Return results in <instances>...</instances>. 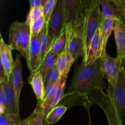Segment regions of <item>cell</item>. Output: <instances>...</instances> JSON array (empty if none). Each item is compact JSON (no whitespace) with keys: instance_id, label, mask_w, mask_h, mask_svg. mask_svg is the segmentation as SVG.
Returning a JSON list of instances; mask_svg holds the SVG:
<instances>
[{"instance_id":"cell-1","label":"cell","mask_w":125,"mask_h":125,"mask_svg":"<svg viewBox=\"0 0 125 125\" xmlns=\"http://www.w3.org/2000/svg\"><path fill=\"white\" fill-rule=\"evenodd\" d=\"M100 63L101 58L90 64H85L82 61L80 64L76 65L67 93L87 95L96 89L107 91L105 78L101 72Z\"/></svg>"},{"instance_id":"cell-2","label":"cell","mask_w":125,"mask_h":125,"mask_svg":"<svg viewBox=\"0 0 125 125\" xmlns=\"http://www.w3.org/2000/svg\"><path fill=\"white\" fill-rule=\"evenodd\" d=\"M92 0H63L65 26L70 24L84 37V28Z\"/></svg>"},{"instance_id":"cell-3","label":"cell","mask_w":125,"mask_h":125,"mask_svg":"<svg viewBox=\"0 0 125 125\" xmlns=\"http://www.w3.org/2000/svg\"><path fill=\"white\" fill-rule=\"evenodd\" d=\"M31 32L30 25L26 22L15 21L9 28V45L13 50H17L29 61V46L31 42Z\"/></svg>"},{"instance_id":"cell-4","label":"cell","mask_w":125,"mask_h":125,"mask_svg":"<svg viewBox=\"0 0 125 125\" xmlns=\"http://www.w3.org/2000/svg\"><path fill=\"white\" fill-rule=\"evenodd\" d=\"M104 18V17L101 11L100 0H92L84 28V50L83 61L84 63L87 61L92 39L96 31L101 28Z\"/></svg>"},{"instance_id":"cell-5","label":"cell","mask_w":125,"mask_h":125,"mask_svg":"<svg viewBox=\"0 0 125 125\" xmlns=\"http://www.w3.org/2000/svg\"><path fill=\"white\" fill-rule=\"evenodd\" d=\"M92 104H97L106 114L109 125H123L122 118L118 114L111 96L101 89H96L87 95Z\"/></svg>"},{"instance_id":"cell-6","label":"cell","mask_w":125,"mask_h":125,"mask_svg":"<svg viewBox=\"0 0 125 125\" xmlns=\"http://www.w3.org/2000/svg\"><path fill=\"white\" fill-rule=\"evenodd\" d=\"M122 62V60L111 57L107 53L101 57V72L109 84L113 87H115L118 83L120 73L123 68Z\"/></svg>"},{"instance_id":"cell-7","label":"cell","mask_w":125,"mask_h":125,"mask_svg":"<svg viewBox=\"0 0 125 125\" xmlns=\"http://www.w3.org/2000/svg\"><path fill=\"white\" fill-rule=\"evenodd\" d=\"M47 24L48 34L52 40L58 37L65 26V15L63 0H57Z\"/></svg>"},{"instance_id":"cell-8","label":"cell","mask_w":125,"mask_h":125,"mask_svg":"<svg viewBox=\"0 0 125 125\" xmlns=\"http://www.w3.org/2000/svg\"><path fill=\"white\" fill-rule=\"evenodd\" d=\"M68 73L61 75V78L54 86L50 94L44 99L43 102H40V106L45 116L57 105L64 95L66 82Z\"/></svg>"},{"instance_id":"cell-9","label":"cell","mask_w":125,"mask_h":125,"mask_svg":"<svg viewBox=\"0 0 125 125\" xmlns=\"http://www.w3.org/2000/svg\"><path fill=\"white\" fill-rule=\"evenodd\" d=\"M107 93L111 96L121 117L125 120V73L122 68L115 87L109 84Z\"/></svg>"},{"instance_id":"cell-10","label":"cell","mask_w":125,"mask_h":125,"mask_svg":"<svg viewBox=\"0 0 125 125\" xmlns=\"http://www.w3.org/2000/svg\"><path fill=\"white\" fill-rule=\"evenodd\" d=\"M66 28L67 33L66 50L76 61L80 57H83L84 54V37L76 31L70 24L66 25Z\"/></svg>"},{"instance_id":"cell-11","label":"cell","mask_w":125,"mask_h":125,"mask_svg":"<svg viewBox=\"0 0 125 125\" xmlns=\"http://www.w3.org/2000/svg\"><path fill=\"white\" fill-rule=\"evenodd\" d=\"M13 48L5 43L1 34L0 40V57H1V70L0 76L10 80L12 76L15 67V61L12 56Z\"/></svg>"},{"instance_id":"cell-12","label":"cell","mask_w":125,"mask_h":125,"mask_svg":"<svg viewBox=\"0 0 125 125\" xmlns=\"http://www.w3.org/2000/svg\"><path fill=\"white\" fill-rule=\"evenodd\" d=\"M101 9L104 18L123 20L125 9L122 0H100Z\"/></svg>"},{"instance_id":"cell-13","label":"cell","mask_w":125,"mask_h":125,"mask_svg":"<svg viewBox=\"0 0 125 125\" xmlns=\"http://www.w3.org/2000/svg\"><path fill=\"white\" fill-rule=\"evenodd\" d=\"M42 32L37 35H32L31 36V42L29 46V61L27 63L31 74L37 72L40 67Z\"/></svg>"},{"instance_id":"cell-14","label":"cell","mask_w":125,"mask_h":125,"mask_svg":"<svg viewBox=\"0 0 125 125\" xmlns=\"http://www.w3.org/2000/svg\"><path fill=\"white\" fill-rule=\"evenodd\" d=\"M0 83L3 86L6 96V109L4 113L14 114L20 116V106L17 104L14 94L12 85V76L10 80H7L5 77L0 76Z\"/></svg>"},{"instance_id":"cell-15","label":"cell","mask_w":125,"mask_h":125,"mask_svg":"<svg viewBox=\"0 0 125 125\" xmlns=\"http://www.w3.org/2000/svg\"><path fill=\"white\" fill-rule=\"evenodd\" d=\"M58 104L63 105L68 109L75 106H83L87 110L90 109L92 105L89 101L87 95L76 93H67L64 94Z\"/></svg>"},{"instance_id":"cell-16","label":"cell","mask_w":125,"mask_h":125,"mask_svg":"<svg viewBox=\"0 0 125 125\" xmlns=\"http://www.w3.org/2000/svg\"><path fill=\"white\" fill-rule=\"evenodd\" d=\"M114 33L117 48V57L123 61L125 57V24L122 20H115Z\"/></svg>"},{"instance_id":"cell-17","label":"cell","mask_w":125,"mask_h":125,"mask_svg":"<svg viewBox=\"0 0 125 125\" xmlns=\"http://www.w3.org/2000/svg\"><path fill=\"white\" fill-rule=\"evenodd\" d=\"M21 54H17L15 61V67L12 73V85L14 90L17 103L20 106V94L23 87V79H22V68L21 63Z\"/></svg>"},{"instance_id":"cell-18","label":"cell","mask_w":125,"mask_h":125,"mask_svg":"<svg viewBox=\"0 0 125 125\" xmlns=\"http://www.w3.org/2000/svg\"><path fill=\"white\" fill-rule=\"evenodd\" d=\"M38 101L43 102L45 97V83L43 76L39 70L31 74L28 79Z\"/></svg>"},{"instance_id":"cell-19","label":"cell","mask_w":125,"mask_h":125,"mask_svg":"<svg viewBox=\"0 0 125 125\" xmlns=\"http://www.w3.org/2000/svg\"><path fill=\"white\" fill-rule=\"evenodd\" d=\"M102 51H101V39H100V28L96 31L95 35L93 37L90 42L88 52L87 58L85 62V64H90L96 61L101 57Z\"/></svg>"},{"instance_id":"cell-20","label":"cell","mask_w":125,"mask_h":125,"mask_svg":"<svg viewBox=\"0 0 125 125\" xmlns=\"http://www.w3.org/2000/svg\"><path fill=\"white\" fill-rule=\"evenodd\" d=\"M115 20L111 18H104L100 28V39H101V57L106 54V46L107 40L111 35V32L114 31Z\"/></svg>"},{"instance_id":"cell-21","label":"cell","mask_w":125,"mask_h":125,"mask_svg":"<svg viewBox=\"0 0 125 125\" xmlns=\"http://www.w3.org/2000/svg\"><path fill=\"white\" fill-rule=\"evenodd\" d=\"M74 61V59L65 49V50L59 56L56 65L61 74H65L69 73L71 67Z\"/></svg>"},{"instance_id":"cell-22","label":"cell","mask_w":125,"mask_h":125,"mask_svg":"<svg viewBox=\"0 0 125 125\" xmlns=\"http://www.w3.org/2000/svg\"><path fill=\"white\" fill-rule=\"evenodd\" d=\"M46 116L43 112L40 102L38 101L37 105L32 113L21 122V125H43L44 118Z\"/></svg>"},{"instance_id":"cell-23","label":"cell","mask_w":125,"mask_h":125,"mask_svg":"<svg viewBox=\"0 0 125 125\" xmlns=\"http://www.w3.org/2000/svg\"><path fill=\"white\" fill-rule=\"evenodd\" d=\"M67 38V28H66L65 26L63 30H62V31L60 34V35L53 40L50 51L57 54L59 55L61 54L66 49Z\"/></svg>"},{"instance_id":"cell-24","label":"cell","mask_w":125,"mask_h":125,"mask_svg":"<svg viewBox=\"0 0 125 125\" xmlns=\"http://www.w3.org/2000/svg\"><path fill=\"white\" fill-rule=\"evenodd\" d=\"M59 56V55L57 54L50 51L45 56L44 60L40 64L39 69V71L43 77V79H45L47 72L52 67L56 65Z\"/></svg>"},{"instance_id":"cell-25","label":"cell","mask_w":125,"mask_h":125,"mask_svg":"<svg viewBox=\"0 0 125 125\" xmlns=\"http://www.w3.org/2000/svg\"><path fill=\"white\" fill-rule=\"evenodd\" d=\"M53 40L50 37L48 34L47 24H45L42 32L41 47H40V65L45 59V56L50 51L51 45Z\"/></svg>"},{"instance_id":"cell-26","label":"cell","mask_w":125,"mask_h":125,"mask_svg":"<svg viewBox=\"0 0 125 125\" xmlns=\"http://www.w3.org/2000/svg\"><path fill=\"white\" fill-rule=\"evenodd\" d=\"M68 109L63 105L58 104L54 107L46 116V120L49 125H53L57 123Z\"/></svg>"},{"instance_id":"cell-27","label":"cell","mask_w":125,"mask_h":125,"mask_svg":"<svg viewBox=\"0 0 125 125\" xmlns=\"http://www.w3.org/2000/svg\"><path fill=\"white\" fill-rule=\"evenodd\" d=\"M20 117L14 114H0V125H21Z\"/></svg>"},{"instance_id":"cell-28","label":"cell","mask_w":125,"mask_h":125,"mask_svg":"<svg viewBox=\"0 0 125 125\" xmlns=\"http://www.w3.org/2000/svg\"><path fill=\"white\" fill-rule=\"evenodd\" d=\"M62 74L56 67V65L52 67L46 73L44 79L45 85L51 83H56L61 78Z\"/></svg>"},{"instance_id":"cell-29","label":"cell","mask_w":125,"mask_h":125,"mask_svg":"<svg viewBox=\"0 0 125 125\" xmlns=\"http://www.w3.org/2000/svg\"><path fill=\"white\" fill-rule=\"evenodd\" d=\"M46 23L44 16L33 20L29 24L32 35H37L41 32Z\"/></svg>"},{"instance_id":"cell-30","label":"cell","mask_w":125,"mask_h":125,"mask_svg":"<svg viewBox=\"0 0 125 125\" xmlns=\"http://www.w3.org/2000/svg\"><path fill=\"white\" fill-rule=\"evenodd\" d=\"M43 15V6H36V7H33L30 8L29 12L28 13V16L26 17V22L28 24H30V23L34 20L39 18L40 17H42Z\"/></svg>"},{"instance_id":"cell-31","label":"cell","mask_w":125,"mask_h":125,"mask_svg":"<svg viewBox=\"0 0 125 125\" xmlns=\"http://www.w3.org/2000/svg\"><path fill=\"white\" fill-rule=\"evenodd\" d=\"M57 2V0H48L47 2L43 6V15L45 18L46 23L48 21L50 17L51 13L53 12L56 4Z\"/></svg>"},{"instance_id":"cell-32","label":"cell","mask_w":125,"mask_h":125,"mask_svg":"<svg viewBox=\"0 0 125 125\" xmlns=\"http://www.w3.org/2000/svg\"><path fill=\"white\" fill-rule=\"evenodd\" d=\"M6 109V96L4 92L3 86L0 83V114L4 113Z\"/></svg>"},{"instance_id":"cell-33","label":"cell","mask_w":125,"mask_h":125,"mask_svg":"<svg viewBox=\"0 0 125 125\" xmlns=\"http://www.w3.org/2000/svg\"><path fill=\"white\" fill-rule=\"evenodd\" d=\"M57 83H48V84L45 85V97H44V99L50 94L51 91L52 90V89H54V86L56 85V84H57Z\"/></svg>"},{"instance_id":"cell-34","label":"cell","mask_w":125,"mask_h":125,"mask_svg":"<svg viewBox=\"0 0 125 125\" xmlns=\"http://www.w3.org/2000/svg\"><path fill=\"white\" fill-rule=\"evenodd\" d=\"M29 1H30V8L42 6L41 0H29Z\"/></svg>"},{"instance_id":"cell-35","label":"cell","mask_w":125,"mask_h":125,"mask_svg":"<svg viewBox=\"0 0 125 125\" xmlns=\"http://www.w3.org/2000/svg\"><path fill=\"white\" fill-rule=\"evenodd\" d=\"M88 112V115H89V124L88 125H93L92 123V120H91V118H90V109L87 110Z\"/></svg>"},{"instance_id":"cell-36","label":"cell","mask_w":125,"mask_h":125,"mask_svg":"<svg viewBox=\"0 0 125 125\" xmlns=\"http://www.w3.org/2000/svg\"><path fill=\"white\" fill-rule=\"evenodd\" d=\"M122 67H123V70L125 71V57L123 60V62H122Z\"/></svg>"},{"instance_id":"cell-37","label":"cell","mask_w":125,"mask_h":125,"mask_svg":"<svg viewBox=\"0 0 125 125\" xmlns=\"http://www.w3.org/2000/svg\"><path fill=\"white\" fill-rule=\"evenodd\" d=\"M48 0H41V5L42 6H43V7L44 6H45V4H46V2H47Z\"/></svg>"},{"instance_id":"cell-38","label":"cell","mask_w":125,"mask_h":125,"mask_svg":"<svg viewBox=\"0 0 125 125\" xmlns=\"http://www.w3.org/2000/svg\"><path fill=\"white\" fill-rule=\"evenodd\" d=\"M122 2H123V5H124V7L125 9V0H122ZM122 21H123V23H124V24H125V18H123V20H122Z\"/></svg>"},{"instance_id":"cell-39","label":"cell","mask_w":125,"mask_h":125,"mask_svg":"<svg viewBox=\"0 0 125 125\" xmlns=\"http://www.w3.org/2000/svg\"><path fill=\"white\" fill-rule=\"evenodd\" d=\"M124 72H125V71H124Z\"/></svg>"}]
</instances>
